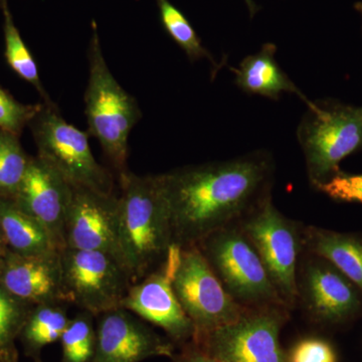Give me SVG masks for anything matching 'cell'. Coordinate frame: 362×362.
I'll list each match as a JSON object with an SVG mask.
<instances>
[{
    "label": "cell",
    "instance_id": "cell-14",
    "mask_svg": "<svg viewBox=\"0 0 362 362\" xmlns=\"http://www.w3.org/2000/svg\"><path fill=\"white\" fill-rule=\"evenodd\" d=\"M96 349L92 362H141L175 354V344L124 308L97 316Z\"/></svg>",
    "mask_w": 362,
    "mask_h": 362
},
{
    "label": "cell",
    "instance_id": "cell-18",
    "mask_svg": "<svg viewBox=\"0 0 362 362\" xmlns=\"http://www.w3.org/2000/svg\"><path fill=\"white\" fill-rule=\"evenodd\" d=\"M277 47L266 44L257 54L243 59L238 69H233L235 84L251 95L277 100L282 93H293L306 104L309 100L283 71L276 61Z\"/></svg>",
    "mask_w": 362,
    "mask_h": 362
},
{
    "label": "cell",
    "instance_id": "cell-19",
    "mask_svg": "<svg viewBox=\"0 0 362 362\" xmlns=\"http://www.w3.org/2000/svg\"><path fill=\"white\" fill-rule=\"evenodd\" d=\"M0 230L9 251L16 254L61 252L44 226L21 211L13 199H0Z\"/></svg>",
    "mask_w": 362,
    "mask_h": 362
},
{
    "label": "cell",
    "instance_id": "cell-11",
    "mask_svg": "<svg viewBox=\"0 0 362 362\" xmlns=\"http://www.w3.org/2000/svg\"><path fill=\"white\" fill-rule=\"evenodd\" d=\"M298 302L314 322L342 325L362 314V292L325 259L307 252L298 268Z\"/></svg>",
    "mask_w": 362,
    "mask_h": 362
},
{
    "label": "cell",
    "instance_id": "cell-2",
    "mask_svg": "<svg viewBox=\"0 0 362 362\" xmlns=\"http://www.w3.org/2000/svg\"><path fill=\"white\" fill-rule=\"evenodd\" d=\"M119 246L132 282L162 265L173 245L168 204L160 175L118 176Z\"/></svg>",
    "mask_w": 362,
    "mask_h": 362
},
{
    "label": "cell",
    "instance_id": "cell-5",
    "mask_svg": "<svg viewBox=\"0 0 362 362\" xmlns=\"http://www.w3.org/2000/svg\"><path fill=\"white\" fill-rule=\"evenodd\" d=\"M197 247L226 291L240 306L247 309H288L272 283L258 252L240 226L211 233Z\"/></svg>",
    "mask_w": 362,
    "mask_h": 362
},
{
    "label": "cell",
    "instance_id": "cell-6",
    "mask_svg": "<svg viewBox=\"0 0 362 362\" xmlns=\"http://www.w3.org/2000/svg\"><path fill=\"white\" fill-rule=\"evenodd\" d=\"M28 128L37 145V156L71 185L114 194L113 175L93 156L89 133L69 123L56 103H42Z\"/></svg>",
    "mask_w": 362,
    "mask_h": 362
},
{
    "label": "cell",
    "instance_id": "cell-10",
    "mask_svg": "<svg viewBox=\"0 0 362 362\" xmlns=\"http://www.w3.org/2000/svg\"><path fill=\"white\" fill-rule=\"evenodd\" d=\"M61 263L69 304L95 317L121 308L133 282L118 259L103 252L65 247Z\"/></svg>",
    "mask_w": 362,
    "mask_h": 362
},
{
    "label": "cell",
    "instance_id": "cell-26",
    "mask_svg": "<svg viewBox=\"0 0 362 362\" xmlns=\"http://www.w3.org/2000/svg\"><path fill=\"white\" fill-rule=\"evenodd\" d=\"M42 106V102L37 104L21 103L0 85V130L21 137Z\"/></svg>",
    "mask_w": 362,
    "mask_h": 362
},
{
    "label": "cell",
    "instance_id": "cell-9",
    "mask_svg": "<svg viewBox=\"0 0 362 362\" xmlns=\"http://www.w3.org/2000/svg\"><path fill=\"white\" fill-rule=\"evenodd\" d=\"M173 288L194 324V337L235 322L250 310L226 291L197 246L180 247Z\"/></svg>",
    "mask_w": 362,
    "mask_h": 362
},
{
    "label": "cell",
    "instance_id": "cell-31",
    "mask_svg": "<svg viewBox=\"0 0 362 362\" xmlns=\"http://www.w3.org/2000/svg\"><path fill=\"white\" fill-rule=\"evenodd\" d=\"M245 1H246L247 6H249V9L250 11H251L252 16H254L255 13L258 11V7L256 6V4H255L252 0H245Z\"/></svg>",
    "mask_w": 362,
    "mask_h": 362
},
{
    "label": "cell",
    "instance_id": "cell-8",
    "mask_svg": "<svg viewBox=\"0 0 362 362\" xmlns=\"http://www.w3.org/2000/svg\"><path fill=\"white\" fill-rule=\"evenodd\" d=\"M289 314L282 307L250 309L235 322L197 335L192 342L220 362H288L280 333Z\"/></svg>",
    "mask_w": 362,
    "mask_h": 362
},
{
    "label": "cell",
    "instance_id": "cell-22",
    "mask_svg": "<svg viewBox=\"0 0 362 362\" xmlns=\"http://www.w3.org/2000/svg\"><path fill=\"white\" fill-rule=\"evenodd\" d=\"M158 6L162 25L171 39L180 45L181 49L185 52L187 58L192 62L206 59L211 61V65L218 70L211 52L207 51L202 45L201 39L195 33L194 28L190 25L187 18L183 16L177 7L171 4L170 0H156Z\"/></svg>",
    "mask_w": 362,
    "mask_h": 362
},
{
    "label": "cell",
    "instance_id": "cell-28",
    "mask_svg": "<svg viewBox=\"0 0 362 362\" xmlns=\"http://www.w3.org/2000/svg\"><path fill=\"white\" fill-rule=\"evenodd\" d=\"M317 189L335 201L362 204V175L340 173Z\"/></svg>",
    "mask_w": 362,
    "mask_h": 362
},
{
    "label": "cell",
    "instance_id": "cell-13",
    "mask_svg": "<svg viewBox=\"0 0 362 362\" xmlns=\"http://www.w3.org/2000/svg\"><path fill=\"white\" fill-rule=\"evenodd\" d=\"M71 187L66 247L106 252L126 268L119 246V197L90 188Z\"/></svg>",
    "mask_w": 362,
    "mask_h": 362
},
{
    "label": "cell",
    "instance_id": "cell-4",
    "mask_svg": "<svg viewBox=\"0 0 362 362\" xmlns=\"http://www.w3.org/2000/svg\"><path fill=\"white\" fill-rule=\"evenodd\" d=\"M297 130L307 175L316 188L339 175L343 159L362 149V106L309 102Z\"/></svg>",
    "mask_w": 362,
    "mask_h": 362
},
{
    "label": "cell",
    "instance_id": "cell-25",
    "mask_svg": "<svg viewBox=\"0 0 362 362\" xmlns=\"http://www.w3.org/2000/svg\"><path fill=\"white\" fill-rule=\"evenodd\" d=\"M33 307L0 285V362L18 361L16 338L20 337Z\"/></svg>",
    "mask_w": 362,
    "mask_h": 362
},
{
    "label": "cell",
    "instance_id": "cell-20",
    "mask_svg": "<svg viewBox=\"0 0 362 362\" xmlns=\"http://www.w3.org/2000/svg\"><path fill=\"white\" fill-rule=\"evenodd\" d=\"M66 303L35 305L28 314L20 337L26 351L40 362L42 349L59 341L70 322Z\"/></svg>",
    "mask_w": 362,
    "mask_h": 362
},
{
    "label": "cell",
    "instance_id": "cell-21",
    "mask_svg": "<svg viewBox=\"0 0 362 362\" xmlns=\"http://www.w3.org/2000/svg\"><path fill=\"white\" fill-rule=\"evenodd\" d=\"M4 14V44H6V56L7 64L13 69L14 73L37 90L42 102L45 104L54 103L49 93L45 90L40 80L39 68L33 59L32 52L26 47L21 37L20 30L14 23L13 14L9 9L7 0H4L1 6Z\"/></svg>",
    "mask_w": 362,
    "mask_h": 362
},
{
    "label": "cell",
    "instance_id": "cell-33",
    "mask_svg": "<svg viewBox=\"0 0 362 362\" xmlns=\"http://www.w3.org/2000/svg\"><path fill=\"white\" fill-rule=\"evenodd\" d=\"M4 0H0V7L2 6V4H4Z\"/></svg>",
    "mask_w": 362,
    "mask_h": 362
},
{
    "label": "cell",
    "instance_id": "cell-3",
    "mask_svg": "<svg viewBox=\"0 0 362 362\" xmlns=\"http://www.w3.org/2000/svg\"><path fill=\"white\" fill-rule=\"evenodd\" d=\"M85 113L90 136L96 138L118 176L127 173L129 136L141 119L137 100L114 77L105 59L97 23H92L88 47Z\"/></svg>",
    "mask_w": 362,
    "mask_h": 362
},
{
    "label": "cell",
    "instance_id": "cell-17",
    "mask_svg": "<svg viewBox=\"0 0 362 362\" xmlns=\"http://www.w3.org/2000/svg\"><path fill=\"white\" fill-rule=\"evenodd\" d=\"M303 247V252L327 261L362 292L361 237L304 226Z\"/></svg>",
    "mask_w": 362,
    "mask_h": 362
},
{
    "label": "cell",
    "instance_id": "cell-29",
    "mask_svg": "<svg viewBox=\"0 0 362 362\" xmlns=\"http://www.w3.org/2000/svg\"><path fill=\"white\" fill-rule=\"evenodd\" d=\"M170 362H220L199 349L192 342L180 347V351L171 357Z\"/></svg>",
    "mask_w": 362,
    "mask_h": 362
},
{
    "label": "cell",
    "instance_id": "cell-27",
    "mask_svg": "<svg viewBox=\"0 0 362 362\" xmlns=\"http://www.w3.org/2000/svg\"><path fill=\"white\" fill-rule=\"evenodd\" d=\"M288 362H337L332 345L322 338L308 337L299 340L287 354Z\"/></svg>",
    "mask_w": 362,
    "mask_h": 362
},
{
    "label": "cell",
    "instance_id": "cell-23",
    "mask_svg": "<svg viewBox=\"0 0 362 362\" xmlns=\"http://www.w3.org/2000/svg\"><path fill=\"white\" fill-rule=\"evenodd\" d=\"M30 158L21 146L18 136L0 130V199L16 197Z\"/></svg>",
    "mask_w": 362,
    "mask_h": 362
},
{
    "label": "cell",
    "instance_id": "cell-12",
    "mask_svg": "<svg viewBox=\"0 0 362 362\" xmlns=\"http://www.w3.org/2000/svg\"><path fill=\"white\" fill-rule=\"evenodd\" d=\"M180 252V247L173 244L160 267L130 286L121 308L161 328L175 346L181 347L194 339V326L173 291V278Z\"/></svg>",
    "mask_w": 362,
    "mask_h": 362
},
{
    "label": "cell",
    "instance_id": "cell-32",
    "mask_svg": "<svg viewBox=\"0 0 362 362\" xmlns=\"http://www.w3.org/2000/svg\"><path fill=\"white\" fill-rule=\"evenodd\" d=\"M354 7H356V11H358L359 13H361L362 18V1L357 2Z\"/></svg>",
    "mask_w": 362,
    "mask_h": 362
},
{
    "label": "cell",
    "instance_id": "cell-7",
    "mask_svg": "<svg viewBox=\"0 0 362 362\" xmlns=\"http://www.w3.org/2000/svg\"><path fill=\"white\" fill-rule=\"evenodd\" d=\"M258 252L287 308L298 304V261L304 251L303 225L287 218L269 199L240 225Z\"/></svg>",
    "mask_w": 362,
    "mask_h": 362
},
{
    "label": "cell",
    "instance_id": "cell-1",
    "mask_svg": "<svg viewBox=\"0 0 362 362\" xmlns=\"http://www.w3.org/2000/svg\"><path fill=\"white\" fill-rule=\"evenodd\" d=\"M275 162L267 151L161 173L173 244L197 246L240 223L272 197Z\"/></svg>",
    "mask_w": 362,
    "mask_h": 362
},
{
    "label": "cell",
    "instance_id": "cell-24",
    "mask_svg": "<svg viewBox=\"0 0 362 362\" xmlns=\"http://www.w3.org/2000/svg\"><path fill=\"white\" fill-rule=\"evenodd\" d=\"M95 317L82 310L70 319L62 335L61 362H92L96 349Z\"/></svg>",
    "mask_w": 362,
    "mask_h": 362
},
{
    "label": "cell",
    "instance_id": "cell-30",
    "mask_svg": "<svg viewBox=\"0 0 362 362\" xmlns=\"http://www.w3.org/2000/svg\"><path fill=\"white\" fill-rule=\"evenodd\" d=\"M9 250L8 247H7L6 240H4L1 230H0V263H1L2 259L6 256L7 252Z\"/></svg>",
    "mask_w": 362,
    "mask_h": 362
},
{
    "label": "cell",
    "instance_id": "cell-16",
    "mask_svg": "<svg viewBox=\"0 0 362 362\" xmlns=\"http://www.w3.org/2000/svg\"><path fill=\"white\" fill-rule=\"evenodd\" d=\"M0 285L13 296L32 306L69 304L59 251L33 256L7 252L0 263Z\"/></svg>",
    "mask_w": 362,
    "mask_h": 362
},
{
    "label": "cell",
    "instance_id": "cell-15",
    "mask_svg": "<svg viewBox=\"0 0 362 362\" xmlns=\"http://www.w3.org/2000/svg\"><path fill=\"white\" fill-rule=\"evenodd\" d=\"M71 187L56 169L37 156L28 162L25 178L13 199L51 235L59 251L66 247V211Z\"/></svg>",
    "mask_w": 362,
    "mask_h": 362
}]
</instances>
